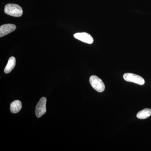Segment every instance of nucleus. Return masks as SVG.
<instances>
[{
  "label": "nucleus",
  "mask_w": 151,
  "mask_h": 151,
  "mask_svg": "<svg viewBox=\"0 0 151 151\" xmlns=\"http://www.w3.org/2000/svg\"><path fill=\"white\" fill-rule=\"evenodd\" d=\"M4 12L9 15L16 17H21L23 14L22 8L16 4H8L6 5Z\"/></svg>",
  "instance_id": "f257e3e1"
},
{
  "label": "nucleus",
  "mask_w": 151,
  "mask_h": 151,
  "mask_svg": "<svg viewBox=\"0 0 151 151\" xmlns=\"http://www.w3.org/2000/svg\"><path fill=\"white\" fill-rule=\"evenodd\" d=\"M89 82L92 87L97 92H102L105 90V85L103 81L96 76H90Z\"/></svg>",
  "instance_id": "f03ea898"
},
{
  "label": "nucleus",
  "mask_w": 151,
  "mask_h": 151,
  "mask_svg": "<svg viewBox=\"0 0 151 151\" xmlns=\"http://www.w3.org/2000/svg\"><path fill=\"white\" fill-rule=\"evenodd\" d=\"M125 81L132 82L139 85H142L145 84V81L140 76L132 73H126L123 76Z\"/></svg>",
  "instance_id": "7ed1b4c3"
},
{
  "label": "nucleus",
  "mask_w": 151,
  "mask_h": 151,
  "mask_svg": "<svg viewBox=\"0 0 151 151\" xmlns=\"http://www.w3.org/2000/svg\"><path fill=\"white\" fill-rule=\"evenodd\" d=\"M47 99L45 97H42L39 101L35 108L36 116L37 118H40L46 112Z\"/></svg>",
  "instance_id": "20e7f679"
},
{
  "label": "nucleus",
  "mask_w": 151,
  "mask_h": 151,
  "mask_svg": "<svg viewBox=\"0 0 151 151\" xmlns=\"http://www.w3.org/2000/svg\"><path fill=\"white\" fill-rule=\"evenodd\" d=\"M73 37L78 40L89 44H91L94 42L92 36L86 32L76 33L74 34Z\"/></svg>",
  "instance_id": "39448f33"
},
{
  "label": "nucleus",
  "mask_w": 151,
  "mask_h": 151,
  "mask_svg": "<svg viewBox=\"0 0 151 151\" xmlns=\"http://www.w3.org/2000/svg\"><path fill=\"white\" fill-rule=\"evenodd\" d=\"M16 29V26L13 24H7L1 26L0 27V37H2L13 32Z\"/></svg>",
  "instance_id": "423d86ee"
},
{
  "label": "nucleus",
  "mask_w": 151,
  "mask_h": 151,
  "mask_svg": "<svg viewBox=\"0 0 151 151\" xmlns=\"http://www.w3.org/2000/svg\"><path fill=\"white\" fill-rule=\"evenodd\" d=\"M16 65V59L14 57H11L4 69L5 73H9L14 69Z\"/></svg>",
  "instance_id": "0eeeda50"
},
{
  "label": "nucleus",
  "mask_w": 151,
  "mask_h": 151,
  "mask_svg": "<svg viewBox=\"0 0 151 151\" xmlns=\"http://www.w3.org/2000/svg\"><path fill=\"white\" fill-rule=\"evenodd\" d=\"M22 108V104L19 100L14 101L11 104L10 111L12 113H17L20 111Z\"/></svg>",
  "instance_id": "6e6552de"
},
{
  "label": "nucleus",
  "mask_w": 151,
  "mask_h": 151,
  "mask_svg": "<svg viewBox=\"0 0 151 151\" xmlns=\"http://www.w3.org/2000/svg\"><path fill=\"white\" fill-rule=\"evenodd\" d=\"M151 115V110L149 108H146L138 112L137 116L138 119H144L148 118Z\"/></svg>",
  "instance_id": "1a4fd4ad"
}]
</instances>
